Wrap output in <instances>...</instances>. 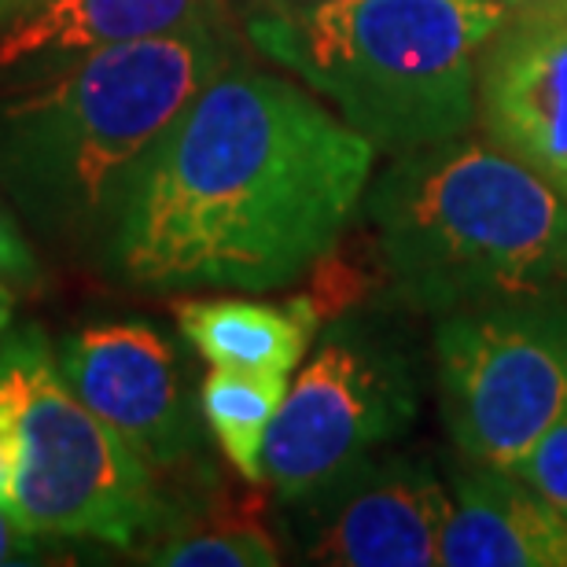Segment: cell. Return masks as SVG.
I'll return each instance as SVG.
<instances>
[{
  "label": "cell",
  "instance_id": "6da1fadb",
  "mask_svg": "<svg viewBox=\"0 0 567 567\" xmlns=\"http://www.w3.org/2000/svg\"><path fill=\"white\" fill-rule=\"evenodd\" d=\"M377 155L306 85L229 66L144 155L104 258L147 291L284 288L354 221Z\"/></svg>",
  "mask_w": 567,
  "mask_h": 567
},
{
  "label": "cell",
  "instance_id": "7a4b0ae2",
  "mask_svg": "<svg viewBox=\"0 0 567 567\" xmlns=\"http://www.w3.org/2000/svg\"><path fill=\"white\" fill-rule=\"evenodd\" d=\"M229 66L221 19L82 55L0 104V188L52 240L107 244L144 155Z\"/></svg>",
  "mask_w": 567,
  "mask_h": 567
},
{
  "label": "cell",
  "instance_id": "3957f363",
  "mask_svg": "<svg viewBox=\"0 0 567 567\" xmlns=\"http://www.w3.org/2000/svg\"><path fill=\"white\" fill-rule=\"evenodd\" d=\"M391 288L446 317L567 291V199L468 133L394 163L361 199Z\"/></svg>",
  "mask_w": 567,
  "mask_h": 567
},
{
  "label": "cell",
  "instance_id": "277c9868",
  "mask_svg": "<svg viewBox=\"0 0 567 567\" xmlns=\"http://www.w3.org/2000/svg\"><path fill=\"white\" fill-rule=\"evenodd\" d=\"M508 16L497 0H262L247 38L394 158L475 126L480 55Z\"/></svg>",
  "mask_w": 567,
  "mask_h": 567
},
{
  "label": "cell",
  "instance_id": "5b68a950",
  "mask_svg": "<svg viewBox=\"0 0 567 567\" xmlns=\"http://www.w3.org/2000/svg\"><path fill=\"white\" fill-rule=\"evenodd\" d=\"M0 424L16 439L8 505L33 535L133 549L158 527L152 464L66 388L38 328L0 343Z\"/></svg>",
  "mask_w": 567,
  "mask_h": 567
},
{
  "label": "cell",
  "instance_id": "8992f818",
  "mask_svg": "<svg viewBox=\"0 0 567 567\" xmlns=\"http://www.w3.org/2000/svg\"><path fill=\"white\" fill-rule=\"evenodd\" d=\"M435 372L457 450L513 472L567 410V291L439 317Z\"/></svg>",
  "mask_w": 567,
  "mask_h": 567
},
{
  "label": "cell",
  "instance_id": "52a82bcc",
  "mask_svg": "<svg viewBox=\"0 0 567 567\" xmlns=\"http://www.w3.org/2000/svg\"><path fill=\"white\" fill-rule=\"evenodd\" d=\"M421 410L405 350L377 328L339 324L284 394L262 468L280 502H324L413 427Z\"/></svg>",
  "mask_w": 567,
  "mask_h": 567
},
{
  "label": "cell",
  "instance_id": "ba28073f",
  "mask_svg": "<svg viewBox=\"0 0 567 567\" xmlns=\"http://www.w3.org/2000/svg\"><path fill=\"white\" fill-rule=\"evenodd\" d=\"M60 377L155 468H174L196 450L177 354L152 324L118 321L66 336Z\"/></svg>",
  "mask_w": 567,
  "mask_h": 567
},
{
  "label": "cell",
  "instance_id": "9c48e42d",
  "mask_svg": "<svg viewBox=\"0 0 567 567\" xmlns=\"http://www.w3.org/2000/svg\"><path fill=\"white\" fill-rule=\"evenodd\" d=\"M480 126L567 199V0L513 11L480 55Z\"/></svg>",
  "mask_w": 567,
  "mask_h": 567
},
{
  "label": "cell",
  "instance_id": "30bf717a",
  "mask_svg": "<svg viewBox=\"0 0 567 567\" xmlns=\"http://www.w3.org/2000/svg\"><path fill=\"white\" fill-rule=\"evenodd\" d=\"M313 538V560L339 567H431L453 494L424 461H369L332 497Z\"/></svg>",
  "mask_w": 567,
  "mask_h": 567
},
{
  "label": "cell",
  "instance_id": "8fae6325",
  "mask_svg": "<svg viewBox=\"0 0 567 567\" xmlns=\"http://www.w3.org/2000/svg\"><path fill=\"white\" fill-rule=\"evenodd\" d=\"M446 567H567V516L516 472L475 464L453 483L442 530Z\"/></svg>",
  "mask_w": 567,
  "mask_h": 567
},
{
  "label": "cell",
  "instance_id": "7c38bea8",
  "mask_svg": "<svg viewBox=\"0 0 567 567\" xmlns=\"http://www.w3.org/2000/svg\"><path fill=\"white\" fill-rule=\"evenodd\" d=\"M225 0H49L0 33V66L30 60H82L111 44L221 19Z\"/></svg>",
  "mask_w": 567,
  "mask_h": 567
},
{
  "label": "cell",
  "instance_id": "4fadbf2b",
  "mask_svg": "<svg viewBox=\"0 0 567 567\" xmlns=\"http://www.w3.org/2000/svg\"><path fill=\"white\" fill-rule=\"evenodd\" d=\"M321 313L310 295L291 302L185 299L174 306L181 336L196 347V354L214 369L251 377H291L310 350Z\"/></svg>",
  "mask_w": 567,
  "mask_h": 567
},
{
  "label": "cell",
  "instance_id": "5bb4252c",
  "mask_svg": "<svg viewBox=\"0 0 567 567\" xmlns=\"http://www.w3.org/2000/svg\"><path fill=\"white\" fill-rule=\"evenodd\" d=\"M284 394H288V377H251V372L210 365V377L203 380V416L229 464H236V472L251 483L266 480V435L274 427Z\"/></svg>",
  "mask_w": 567,
  "mask_h": 567
},
{
  "label": "cell",
  "instance_id": "9a60e30c",
  "mask_svg": "<svg viewBox=\"0 0 567 567\" xmlns=\"http://www.w3.org/2000/svg\"><path fill=\"white\" fill-rule=\"evenodd\" d=\"M144 560L166 567H274L280 553L255 519H214L210 527H192L147 546Z\"/></svg>",
  "mask_w": 567,
  "mask_h": 567
},
{
  "label": "cell",
  "instance_id": "2e32d148",
  "mask_svg": "<svg viewBox=\"0 0 567 567\" xmlns=\"http://www.w3.org/2000/svg\"><path fill=\"white\" fill-rule=\"evenodd\" d=\"M530 491H538L549 505L567 516V410L549 424V431L530 446L513 468Z\"/></svg>",
  "mask_w": 567,
  "mask_h": 567
},
{
  "label": "cell",
  "instance_id": "e0dca14e",
  "mask_svg": "<svg viewBox=\"0 0 567 567\" xmlns=\"http://www.w3.org/2000/svg\"><path fill=\"white\" fill-rule=\"evenodd\" d=\"M38 262H33L30 244L22 240L19 225L0 210V280H33Z\"/></svg>",
  "mask_w": 567,
  "mask_h": 567
},
{
  "label": "cell",
  "instance_id": "ac0fdd59",
  "mask_svg": "<svg viewBox=\"0 0 567 567\" xmlns=\"http://www.w3.org/2000/svg\"><path fill=\"white\" fill-rule=\"evenodd\" d=\"M38 535L19 524V516L8 505H0V567L4 564H38Z\"/></svg>",
  "mask_w": 567,
  "mask_h": 567
},
{
  "label": "cell",
  "instance_id": "d6986e66",
  "mask_svg": "<svg viewBox=\"0 0 567 567\" xmlns=\"http://www.w3.org/2000/svg\"><path fill=\"white\" fill-rule=\"evenodd\" d=\"M11 480H16V439L8 424H0V505L11 502Z\"/></svg>",
  "mask_w": 567,
  "mask_h": 567
},
{
  "label": "cell",
  "instance_id": "ffe728a7",
  "mask_svg": "<svg viewBox=\"0 0 567 567\" xmlns=\"http://www.w3.org/2000/svg\"><path fill=\"white\" fill-rule=\"evenodd\" d=\"M44 4H49V0H0V22H16L19 16H27V11H38Z\"/></svg>",
  "mask_w": 567,
  "mask_h": 567
},
{
  "label": "cell",
  "instance_id": "44dd1931",
  "mask_svg": "<svg viewBox=\"0 0 567 567\" xmlns=\"http://www.w3.org/2000/svg\"><path fill=\"white\" fill-rule=\"evenodd\" d=\"M11 313H16V295H11L4 284H0V332L11 324Z\"/></svg>",
  "mask_w": 567,
  "mask_h": 567
},
{
  "label": "cell",
  "instance_id": "7402d4cb",
  "mask_svg": "<svg viewBox=\"0 0 567 567\" xmlns=\"http://www.w3.org/2000/svg\"><path fill=\"white\" fill-rule=\"evenodd\" d=\"M497 4H505L508 11H519V8H538V4H557V0H497Z\"/></svg>",
  "mask_w": 567,
  "mask_h": 567
},
{
  "label": "cell",
  "instance_id": "603a6c76",
  "mask_svg": "<svg viewBox=\"0 0 567 567\" xmlns=\"http://www.w3.org/2000/svg\"><path fill=\"white\" fill-rule=\"evenodd\" d=\"M280 4H313V0H280Z\"/></svg>",
  "mask_w": 567,
  "mask_h": 567
}]
</instances>
